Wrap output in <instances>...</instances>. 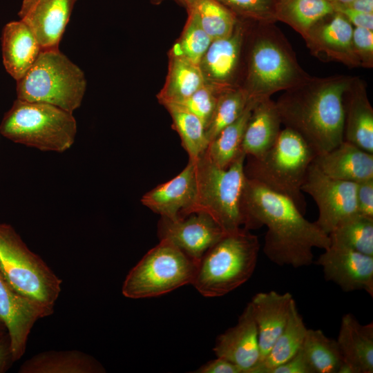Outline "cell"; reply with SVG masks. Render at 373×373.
I'll return each mask as SVG.
<instances>
[{
    "label": "cell",
    "mask_w": 373,
    "mask_h": 373,
    "mask_svg": "<svg viewBox=\"0 0 373 373\" xmlns=\"http://www.w3.org/2000/svg\"><path fill=\"white\" fill-rule=\"evenodd\" d=\"M242 206L246 229L267 227L262 250L278 266H309L313 249L325 250L330 245L329 235L307 220L291 199L247 178Z\"/></svg>",
    "instance_id": "obj_1"
},
{
    "label": "cell",
    "mask_w": 373,
    "mask_h": 373,
    "mask_svg": "<svg viewBox=\"0 0 373 373\" xmlns=\"http://www.w3.org/2000/svg\"><path fill=\"white\" fill-rule=\"evenodd\" d=\"M352 78L310 76L275 102L282 124L299 134L316 155L343 140V95Z\"/></svg>",
    "instance_id": "obj_2"
},
{
    "label": "cell",
    "mask_w": 373,
    "mask_h": 373,
    "mask_svg": "<svg viewBox=\"0 0 373 373\" xmlns=\"http://www.w3.org/2000/svg\"><path fill=\"white\" fill-rule=\"evenodd\" d=\"M275 23L249 19L240 87L254 100L271 97L311 76L300 66L291 45Z\"/></svg>",
    "instance_id": "obj_3"
},
{
    "label": "cell",
    "mask_w": 373,
    "mask_h": 373,
    "mask_svg": "<svg viewBox=\"0 0 373 373\" xmlns=\"http://www.w3.org/2000/svg\"><path fill=\"white\" fill-rule=\"evenodd\" d=\"M316 156L299 134L285 127L266 152L258 157H246L245 176L289 198L305 214L307 204L302 186Z\"/></svg>",
    "instance_id": "obj_4"
},
{
    "label": "cell",
    "mask_w": 373,
    "mask_h": 373,
    "mask_svg": "<svg viewBox=\"0 0 373 373\" xmlns=\"http://www.w3.org/2000/svg\"><path fill=\"white\" fill-rule=\"evenodd\" d=\"M260 245L242 227L226 233L200 258L192 282L205 297H220L247 282L254 274Z\"/></svg>",
    "instance_id": "obj_5"
},
{
    "label": "cell",
    "mask_w": 373,
    "mask_h": 373,
    "mask_svg": "<svg viewBox=\"0 0 373 373\" xmlns=\"http://www.w3.org/2000/svg\"><path fill=\"white\" fill-rule=\"evenodd\" d=\"M245 158L242 151L227 167L222 168L205 151L195 161L197 195L188 214L207 213L226 233L245 228L242 206Z\"/></svg>",
    "instance_id": "obj_6"
},
{
    "label": "cell",
    "mask_w": 373,
    "mask_h": 373,
    "mask_svg": "<svg viewBox=\"0 0 373 373\" xmlns=\"http://www.w3.org/2000/svg\"><path fill=\"white\" fill-rule=\"evenodd\" d=\"M77 129L73 113L17 98L0 124V133L7 139L44 151L68 150L75 142Z\"/></svg>",
    "instance_id": "obj_7"
},
{
    "label": "cell",
    "mask_w": 373,
    "mask_h": 373,
    "mask_svg": "<svg viewBox=\"0 0 373 373\" xmlns=\"http://www.w3.org/2000/svg\"><path fill=\"white\" fill-rule=\"evenodd\" d=\"M87 87L84 71L59 48L41 49L32 67L17 81V99L51 104L73 113Z\"/></svg>",
    "instance_id": "obj_8"
},
{
    "label": "cell",
    "mask_w": 373,
    "mask_h": 373,
    "mask_svg": "<svg viewBox=\"0 0 373 373\" xmlns=\"http://www.w3.org/2000/svg\"><path fill=\"white\" fill-rule=\"evenodd\" d=\"M0 272L16 291L48 307H54L61 292V280L4 223H0Z\"/></svg>",
    "instance_id": "obj_9"
},
{
    "label": "cell",
    "mask_w": 373,
    "mask_h": 373,
    "mask_svg": "<svg viewBox=\"0 0 373 373\" xmlns=\"http://www.w3.org/2000/svg\"><path fill=\"white\" fill-rule=\"evenodd\" d=\"M198 262L170 242L160 240L130 270L122 294L133 299L155 297L191 284Z\"/></svg>",
    "instance_id": "obj_10"
},
{
    "label": "cell",
    "mask_w": 373,
    "mask_h": 373,
    "mask_svg": "<svg viewBox=\"0 0 373 373\" xmlns=\"http://www.w3.org/2000/svg\"><path fill=\"white\" fill-rule=\"evenodd\" d=\"M302 191L309 194L318 209L317 225L327 234L344 219L356 213V183L331 178L312 162Z\"/></svg>",
    "instance_id": "obj_11"
},
{
    "label": "cell",
    "mask_w": 373,
    "mask_h": 373,
    "mask_svg": "<svg viewBox=\"0 0 373 373\" xmlns=\"http://www.w3.org/2000/svg\"><path fill=\"white\" fill-rule=\"evenodd\" d=\"M248 23L249 19L238 18L230 35L212 41L199 63L207 82L223 88L240 87Z\"/></svg>",
    "instance_id": "obj_12"
},
{
    "label": "cell",
    "mask_w": 373,
    "mask_h": 373,
    "mask_svg": "<svg viewBox=\"0 0 373 373\" xmlns=\"http://www.w3.org/2000/svg\"><path fill=\"white\" fill-rule=\"evenodd\" d=\"M353 29L342 14L334 11L314 23L302 37L317 59L353 68L360 67L352 47Z\"/></svg>",
    "instance_id": "obj_13"
},
{
    "label": "cell",
    "mask_w": 373,
    "mask_h": 373,
    "mask_svg": "<svg viewBox=\"0 0 373 373\" xmlns=\"http://www.w3.org/2000/svg\"><path fill=\"white\" fill-rule=\"evenodd\" d=\"M53 313V307L27 298L12 288L0 272V319L10 336L15 361L24 354L35 323Z\"/></svg>",
    "instance_id": "obj_14"
},
{
    "label": "cell",
    "mask_w": 373,
    "mask_h": 373,
    "mask_svg": "<svg viewBox=\"0 0 373 373\" xmlns=\"http://www.w3.org/2000/svg\"><path fill=\"white\" fill-rule=\"evenodd\" d=\"M160 240H165L193 259L200 258L226 232L209 214L193 212L176 219L162 217L158 224Z\"/></svg>",
    "instance_id": "obj_15"
},
{
    "label": "cell",
    "mask_w": 373,
    "mask_h": 373,
    "mask_svg": "<svg viewBox=\"0 0 373 373\" xmlns=\"http://www.w3.org/2000/svg\"><path fill=\"white\" fill-rule=\"evenodd\" d=\"M315 263L323 268L325 279L343 291L364 290L373 296V256L330 244Z\"/></svg>",
    "instance_id": "obj_16"
},
{
    "label": "cell",
    "mask_w": 373,
    "mask_h": 373,
    "mask_svg": "<svg viewBox=\"0 0 373 373\" xmlns=\"http://www.w3.org/2000/svg\"><path fill=\"white\" fill-rule=\"evenodd\" d=\"M77 0H23L18 15L32 30L41 49H56Z\"/></svg>",
    "instance_id": "obj_17"
},
{
    "label": "cell",
    "mask_w": 373,
    "mask_h": 373,
    "mask_svg": "<svg viewBox=\"0 0 373 373\" xmlns=\"http://www.w3.org/2000/svg\"><path fill=\"white\" fill-rule=\"evenodd\" d=\"M213 352L217 357L235 364L242 373H251L260 360L258 335L249 303L236 325L216 338Z\"/></svg>",
    "instance_id": "obj_18"
},
{
    "label": "cell",
    "mask_w": 373,
    "mask_h": 373,
    "mask_svg": "<svg viewBox=\"0 0 373 373\" xmlns=\"http://www.w3.org/2000/svg\"><path fill=\"white\" fill-rule=\"evenodd\" d=\"M196 195L195 161L189 160L178 175L145 193L141 202L163 218L176 219L189 213Z\"/></svg>",
    "instance_id": "obj_19"
},
{
    "label": "cell",
    "mask_w": 373,
    "mask_h": 373,
    "mask_svg": "<svg viewBox=\"0 0 373 373\" xmlns=\"http://www.w3.org/2000/svg\"><path fill=\"white\" fill-rule=\"evenodd\" d=\"M343 140L373 153V108L365 82L353 77L343 95Z\"/></svg>",
    "instance_id": "obj_20"
},
{
    "label": "cell",
    "mask_w": 373,
    "mask_h": 373,
    "mask_svg": "<svg viewBox=\"0 0 373 373\" xmlns=\"http://www.w3.org/2000/svg\"><path fill=\"white\" fill-rule=\"evenodd\" d=\"M336 342L343 358L338 373L373 372L372 322L363 325L353 314H345Z\"/></svg>",
    "instance_id": "obj_21"
},
{
    "label": "cell",
    "mask_w": 373,
    "mask_h": 373,
    "mask_svg": "<svg viewBox=\"0 0 373 373\" xmlns=\"http://www.w3.org/2000/svg\"><path fill=\"white\" fill-rule=\"evenodd\" d=\"M293 299L289 292L280 294L271 290L257 293L249 302L258 329L260 361L268 354L282 332Z\"/></svg>",
    "instance_id": "obj_22"
},
{
    "label": "cell",
    "mask_w": 373,
    "mask_h": 373,
    "mask_svg": "<svg viewBox=\"0 0 373 373\" xmlns=\"http://www.w3.org/2000/svg\"><path fill=\"white\" fill-rule=\"evenodd\" d=\"M313 162L334 179L358 183L373 178V153L345 140L332 150L317 155Z\"/></svg>",
    "instance_id": "obj_23"
},
{
    "label": "cell",
    "mask_w": 373,
    "mask_h": 373,
    "mask_svg": "<svg viewBox=\"0 0 373 373\" xmlns=\"http://www.w3.org/2000/svg\"><path fill=\"white\" fill-rule=\"evenodd\" d=\"M41 50L36 37L23 21L19 19L5 25L1 35L3 64L16 81L32 67Z\"/></svg>",
    "instance_id": "obj_24"
},
{
    "label": "cell",
    "mask_w": 373,
    "mask_h": 373,
    "mask_svg": "<svg viewBox=\"0 0 373 373\" xmlns=\"http://www.w3.org/2000/svg\"><path fill=\"white\" fill-rule=\"evenodd\" d=\"M282 122L271 97L256 100L245 131L241 151L246 157H258L269 149L277 140Z\"/></svg>",
    "instance_id": "obj_25"
},
{
    "label": "cell",
    "mask_w": 373,
    "mask_h": 373,
    "mask_svg": "<svg viewBox=\"0 0 373 373\" xmlns=\"http://www.w3.org/2000/svg\"><path fill=\"white\" fill-rule=\"evenodd\" d=\"M19 373H104V366L93 356L82 351L49 350L24 361Z\"/></svg>",
    "instance_id": "obj_26"
},
{
    "label": "cell",
    "mask_w": 373,
    "mask_h": 373,
    "mask_svg": "<svg viewBox=\"0 0 373 373\" xmlns=\"http://www.w3.org/2000/svg\"><path fill=\"white\" fill-rule=\"evenodd\" d=\"M307 331L303 318L293 299L282 332L268 354L258 363L251 373H270L273 368L294 356L302 348Z\"/></svg>",
    "instance_id": "obj_27"
},
{
    "label": "cell",
    "mask_w": 373,
    "mask_h": 373,
    "mask_svg": "<svg viewBox=\"0 0 373 373\" xmlns=\"http://www.w3.org/2000/svg\"><path fill=\"white\" fill-rule=\"evenodd\" d=\"M206 83L199 64L169 55L168 73L164 85L157 95L160 104L180 102Z\"/></svg>",
    "instance_id": "obj_28"
},
{
    "label": "cell",
    "mask_w": 373,
    "mask_h": 373,
    "mask_svg": "<svg viewBox=\"0 0 373 373\" xmlns=\"http://www.w3.org/2000/svg\"><path fill=\"white\" fill-rule=\"evenodd\" d=\"M276 21L283 22L303 37L317 21L334 12L327 0H273Z\"/></svg>",
    "instance_id": "obj_29"
},
{
    "label": "cell",
    "mask_w": 373,
    "mask_h": 373,
    "mask_svg": "<svg viewBox=\"0 0 373 373\" xmlns=\"http://www.w3.org/2000/svg\"><path fill=\"white\" fill-rule=\"evenodd\" d=\"M162 105L169 111L174 129L191 161H196L206 151L209 141L202 121L180 104L167 102Z\"/></svg>",
    "instance_id": "obj_30"
},
{
    "label": "cell",
    "mask_w": 373,
    "mask_h": 373,
    "mask_svg": "<svg viewBox=\"0 0 373 373\" xmlns=\"http://www.w3.org/2000/svg\"><path fill=\"white\" fill-rule=\"evenodd\" d=\"M256 101L251 99L241 115L223 128L209 144L206 153L220 167H227L242 152L245 131Z\"/></svg>",
    "instance_id": "obj_31"
},
{
    "label": "cell",
    "mask_w": 373,
    "mask_h": 373,
    "mask_svg": "<svg viewBox=\"0 0 373 373\" xmlns=\"http://www.w3.org/2000/svg\"><path fill=\"white\" fill-rule=\"evenodd\" d=\"M301 350L313 373H338L343 363L336 340L321 329H307Z\"/></svg>",
    "instance_id": "obj_32"
},
{
    "label": "cell",
    "mask_w": 373,
    "mask_h": 373,
    "mask_svg": "<svg viewBox=\"0 0 373 373\" xmlns=\"http://www.w3.org/2000/svg\"><path fill=\"white\" fill-rule=\"evenodd\" d=\"M329 237L330 244L373 256V218L356 213L342 220Z\"/></svg>",
    "instance_id": "obj_33"
},
{
    "label": "cell",
    "mask_w": 373,
    "mask_h": 373,
    "mask_svg": "<svg viewBox=\"0 0 373 373\" xmlns=\"http://www.w3.org/2000/svg\"><path fill=\"white\" fill-rule=\"evenodd\" d=\"M186 10L188 17L185 26L169 55L180 56L199 64L212 39L203 28L196 11L190 6Z\"/></svg>",
    "instance_id": "obj_34"
},
{
    "label": "cell",
    "mask_w": 373,
    "mask_h": 373,
    "mask_svg": "<svg viewBox=\"0 0 373 373\" xmlns=\"http://www.w3.org/2000/svg\"><path fill=\"white\" fill-rule=\"evenodd\" d=\"M250 99L240 87L227 88L220 93L212 117L205 130L209 144L223 128L241 115Z\"/></svg>",
    "instance_id": "obj_35"
},
{
    "label": "cell",
    "mask_w": 373,
    "mask_h": 373,
    "mask_svg": "<svg viewBox=\"0 0 373 373\" xmlns=\"http://www.w3.org/2000/svg\"><path fill=\"white\" fill-rule=\"evenodd\" d=\"M192 7L212 41L228 36L233 31L238 17L216 0H185V6Z\"/></svg>",
    "instance_id": "obj_36"
},
{
    "label": "cell",
    "mask_w": 373,
    "mask_h": 373,
    "mask_svg": "<svg viewBox=\"0 0 373 373\" xmlns=\"http://www.w3.org/2000/svg\"><path fill=\"white\" fill-rule=\"evenodd\" d=\"M227 88H229L220 87L206 82L189 97L176 104L182 105L197 116L206 130L213 114L218 97Z\"/></svg>",
    "instance_id": "obj_37"
},
{
    "label": "cell",
    "mask_w": 373,
    "mask_h": 373,
    "mask_svg": "<svg viewBox=\"0 0 373 373\" xmlns=\"http://www.w3.org/2000/svg\"><path fill=\"white\" fill-rule=\"evenodd\" d=\"M238 18L276 23L273 0H216Z\"/></svg>",
    "instance_id": "obj_38"
},
{
    "label": "cell",
    "mask_w": 373,
    "mask_h": 373,
    "mask_svg": "<svg viewBox=\"0 0 373 373\" xmlns=\"http://www.w3.org/2000/svg\"><path fill=\"white\" fill-rule=\"evenodd\" d=\"M352 47L360 67L373 68V30L354 27Z\"/></svg>",
    "instance_id": "obj_39"
},
{
    "label": "cell",
    "mask_w": 373,
    "mask_h": 373,
    "mask_svg": "<svg viewBox=\"0 0 373 373\" xmlns=\"http://www.w3.org/2000/svg\"><path fill=\"white\" fill-rule=\"evenodd\" d=\"M356 213L373 218V178L356 183Z\"/></svg>",
    "instance_id": "obj_40"
},
{
    "label": "cell",
    "mask_w": 373,
    "mask_h": 373,
    "mask_svg": "<svg viewBox=\"0 0 373 373\" xmlns=\"http://www.w3.org/2000/svg\"><path fill=\"white\" fill-rule=\"evenodd\" d=\"M270 373H313V371L300 349L291 358L273 368Z\"/></svg>",
    "instance_id": "obj_41"
},
{
    "label": "cell",
    "mask_w": 373,
    "mask_h": 373,
    "mask_svg": "<svg viewBox=\"0 0 373 373\" xmlns=\"http://www.w3.org/2000/svg\"><path fill=\"white\" fill-rule=\"evenodd\" d=\"M334 11L342 14L353 27L373 30V13L362 12L347 8L341 5H332Z\"/></svg>",
    "instance_id": "obj_42"
},
{
    "label": "cell",
    "mask_w": 373,
    "mask_h": 373,
    "mask_svg": "<svg viewBox=\"0 0 373 373\" xmlns=\"http://www.w3.org/2000/svg\"><path fill=\"white\" fill-rule=\"evenodd\" d=\"M196 373H242L233 363L223 358L217 357L194 371Z\"/></svg>",
    "instance_id": "obj_43"
},
{
    "label": "cell",
    "mask_w": 373,
    "mask_h": 373,
    "mask_svg": "<svg viewBox=\"0 0 373 373\" xmlns=\"http://www.w3.org/2000/svg\"><path fill=\"white\" fill-rule=\"evenodd\" d=\"M14 362L10 339L7 332L0 337V373L8 371Z\"/></svg>",
    "instance_id": "obj_44"
},
{
    "label": "cell",
    "mask_w": 373,
    "mask_h": 373,
    "mask_svg": "<svg viewBox=\"0 0 373 373\" xmlns=\"http://www.w3.org/2000/svg\"><path fill=\"white\" fill-rule=\"evenodd\" d=\"M341 5L347 8L366 13H373V0H353Z\"/></svg>",
    "instance_id": "obj_45"
},
{
    "label": "cell",
    "mask_w": 373,
    "mask_h": 373,
    "mask_svg": "<svg viewBox=\"0 0 373 373\" xmlns=\"http://www.w3.org/2000/svg\"><path fill=\"white\" fill-rule=\"evenodd\" d=\"M150 1L153 4H159L164 0H150ZM173 1L179 3L180 6H182L183 7L185 6V0H173Z\"/></svg>",
    "instance_id": "obj_46"
},
{
    "label": "cell",
    "mask_w": 373,
    "mask_h": 373,
    "mask_svg": "<svg viewBox=\"0 0 373 373\" xmlns=\"http://www.w3.org/2000/svg\"><path fill=\"white\" fill-rule=\"evenodd\" d=\"M332 5L333 4H345L353 0H327Z\"/></svg>",
    "instance_id": "obj_47"
},
{
    "label": "cell",
    "mask_w": 373,
    "mask_h": 373,
    "mask_svg": "<svg viewBox=\"0 0 373 373\" xmlns=\"http://www.w3.org/2000/svg\"><path fill=\"white\" fill-rule=\"evenodd\" d=\"M7 333V329L3 323L0 319V337Z\"/></svg>",
    "instance_id": "obj_48"
}]
</instances>
